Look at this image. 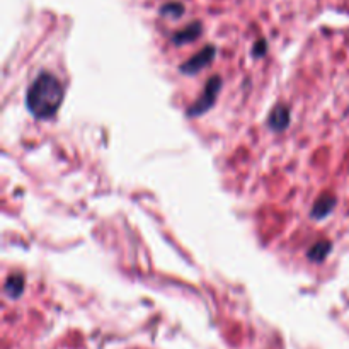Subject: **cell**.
Segmentation results:
<instances>
[{
  "label": "cell",
  "mask_w": 349,
  "mask_h": 349,
  "mask_svg": "<svg viewBox=\"0 0 349 349\" xmlns=\"http://www.w3.org/2000/svg\"><path fill=\"white\" fill-rule=\"evenodd\" d=\"M63 89L53 75L43 73L27 92V106L36 116H51L62 102Z\"/></svg>",
  "instance_id": "obj_1"
}]
</instances>
